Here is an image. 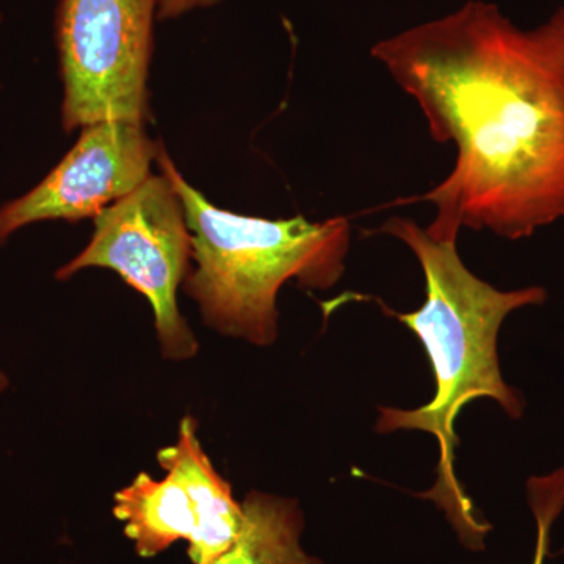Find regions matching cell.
Segmentation results:
<instances>
[{
  "instance_id": "1",
  "label": "cell",
  "mask_w": 564,
  "mask_h": 564,
  "mask_svg": "<svg viewBox=\"0 0 564 564\" xmlns=\"http://www.w3.org/2000/svg\"><path fill=\"white\" fill-rule=\"evenodd\" d=\"M370 52L432 139L456 148L443 182L392 206L433 204L425 231L440 242L462 229L529 239L564 218V7L525 31L496 3L467 0Z\"/></svg>"
},
{
  "instance_id": "2",
  "label": "cell",
  "mask_w": 564,
  "mask_h": 564,
  "mask_svg": "<svg viewBox=\"0 0 564 564\" xmlns=\"http://www.w3.org/2000/svg\"><path fill=\"white\" fill-rule=\"evenodd\" d=\"M367 234L395 237L421 263L426 292L422 307L402 314L380 304L386 314L399 318L419 337L436 381V395L417 410L378 408L380 419L375 430H421L436 437V484L422 497L445 510L464 540L481 543L488 525L475 519L473 503L455 474V421L467 403L480 397L496 400L511 419L524 414V399L505 383L500 372L497 337L508 315L521 307L540 306L547 300V292L540 285L499 291L464 265L456 242L432 239L411 218L391 217Z\"/></svg>"
},
{
  "instance_id": "3",
  "label": "cell",
  "mask_w": 564,
  "mask_h": 564,
  "mask_svg": "<svg viewBox=\"0 0 564 564\" xmlns=\"http://www.w3.org/2000/svg\"><path fill=\"white\" fill-rule=\"evenodd\" d=\"M158 163L180 195L193 237L196 267L182 291L198 304L207 328L269 347L278 339V293L285 282L326 291L343 280L351 245L347 217L269 220L234 214L196 191L165 148Z\"/></svg>"
},
{
  "instance_id": "4",
  "label": "cell",
  "mask_w": 564,
  "mask_h": 564,
  "mask_svg": "<svg viewBox=\"0 0 564 564\" xmlns=\"http://www.w3.org/2000/svg\"><path fill=\"white\" fill-rule=\"evenodd\" d=\"M161 0H58L55 44L66 132L151 120L150 70Z\"/></svg>"
},
{
  "instance_id": "5",
  "label": "cell",
  "mask_w": 564,
  "mask_h": 564,
  "mask_svg": "<svg viewBox=\"0 0 564 564\" xmlns=\"http://www.w3.org/2000/svg\"><path fill=\"white\" fill-rule=\"evenodd\" d=\"M91 267L120 274L150 302L163 358L185 361L198 352L177 304V291L193 270V237L165 174H151L131 195L104 209L95 218L90 243L55 278L66 281Z\"/></svg>"
},
{
  "instance_id": "6",
  "label": "cell",
  "mask_w": 564,
  "mask_h": 564,
  "mask_svg": "<svg viewBox=\"0 0 564 564\" xmlns=\"http://www.w3.org/2000/svg\"><path fill=\"white\" fill-rule=\"evenodd\" d=\"M158 462L166 477L137 475L115 494V518L141 558L185 541L193 564H209L239 536L243 510L204 452L192 415L182 419L176 444L159 451Z\"/></svg>"
},
{
  "instance_id": "7",
  "label": "cell",
  "mask_w": 564,
  "mask_h": 564,
  "mask_svg": "<svg viewBox=\"0 0 564 564\" xmlns=\"http://www.w3.org/2000/svg\"><path fill=\"white\" fill-rule=\"evenodd\" d=\"M162 148L141 122L84 126L76 144L43 181L0 206V245L35 223L95 220L151 176Z\"/></svg>"
},
{
  "instance_id": "8",
  "label": "cell",
  "mask_w": 564,
  "mask_h": 564,
  "mask_svg": "<svg viewBox=\"0 0 564 564\" xmlns=\"http://www.w3.org/2000/svg\"><path fill=\"white\" fill-rule=\"evenodd\" d=\"M239 536L209 564H323L302 547L304 516L296 500L247 494Z\"/></svg>"
},
{
  "instance_id": "9",
  "label": "cell",
  "mask_w": 564,
  "mask_h": 564,
  "mask_svg": "<svg viewBox=\"0 0 564 564\" xmlns=\"http://www.w3.org/2000/svg\"><path fill=\"white\" fill-rule=\"evenodd\" d=\"M527 491L538 529L533 564H544L552 525L564 508V466L545 477L530 478Z\"/></svg>"
},
{
  "instance_id": "10",
  "label": "cell",
  "mask_w": 564,
  "mask_h": 564,
  "mask_svg": "<svg viewBox=\"0 0 564 564\" xmlns=\"http://www.w3.org/2000/svg\"><path fill=\"white\" fill-rule=\"evenodd\" d=\"M223 0H161L159 2L158 20L172 21L195 10L210 9Z\"/></svg>"
},
{
  "instance_id": "11",
  "label": "cell",
  "mask_w": 564,
  "mask_h": 564,
  "mask_svg": "<svg viewBox=\"0 0 564 564\" xmlns=\"http://www.w3.org/2000/svg\"><path fill=\"white\" fill-rule=\"evenodd\" d=\"M10 381L9 378H7V375L0 370V393L6 391L7 388H9Z\"/></svg>"
},
{
  "instance_id": "12",
  "label": "cell",
  "mask_w": 564,
  "mask_h": 564,
  "mask_svg": "<svg viewBox=\"0 0 564 564\" xmlns=\"http://www.w3.org/2000/svg\"><path fill=\"white\" fill-rule=\"evenodd\" d=\"M0 22H2V13H0Z\"/></svg>"
}]
</instances>
